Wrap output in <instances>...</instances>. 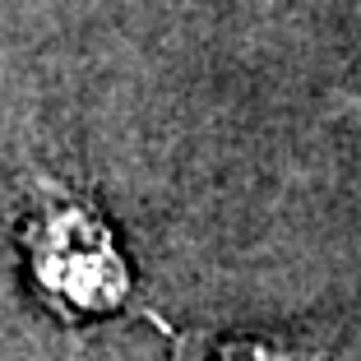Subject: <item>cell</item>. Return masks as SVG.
Instances as JSON below:
<instances>
[{"label":"cell","mask_w":361,"mask_h":361,"mask_svg":"<svg viewBox=\"0 0 361 361\" xmlns=\"http://www.w3.org/2000/svg\"><path fill=\"white\" fill-rule=\"evenodd\" d=\"M19 241L42 301L65 319H97L126 306L130 264L102 213L75 190L42 180L23 204Z\"/></svg>","instance_id":"cell-1"},{"label":"cell","mask_w":361,"mask_h":361,"mask_svg":"<svg viewBox=\"0 0 361 361\" xmlns=\"http://www.w3.org/2000/svg\"><path fill=\"white\" fill-rule=\"evenodd\" d=\"M213 361H306V357H297V352H287V348H274V343L241 338V343H227Z\"/></svg>","instance_id":"cell-2"}]
</instances>
